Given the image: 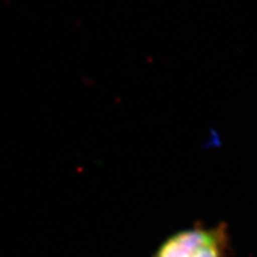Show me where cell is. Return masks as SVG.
<instances>
[{
    "mask_svg": "<svg viewBox=\"0 0 257 257\" xmlns=\"http://www.w3.org/2000/svg\"><path fill=\"white\" fill-rule=\"evenodd\" d=\"M230 251L228 226L220 223L176 232L166 239L153 257H229Z\"/></svg>",
    "mask_w": 257,
    "mask_h": 257,
    "instance_id": "1",
    "label": "cell"
}]
</instances>
